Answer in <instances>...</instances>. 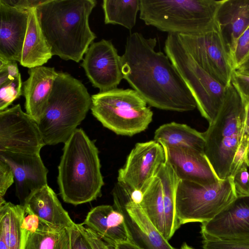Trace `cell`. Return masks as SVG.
Returning a JSON list of instances; mask_svg holds the SVG:
<instances>
[{"instance_id":"obj_25","label":"cell","mask_w":249,"mask_h":249,"mask_svg":"<svg viewBox=\"0 0 249 249\" xmlns=\"http://www.w3.org/2000/svg\"><path fill=\"white\" fill-rule=\"evenodd\" d=\"M24 206L6 202L0 206V234L8 249H24L27 235L21 228L25 216Z\"/></svg>"},{"instance_id":"obj_41","label":"cell","mask_w":249,"mask_h":249,"mask_svg":"<svg viewBox=\"0 0 249 249\" xmlns=\"http://www.w3.org/2000/svg\"><path fill=\"white\" fill-rule=\"evenodd\" d=\"M39 217L34 214H27L25 216L21 225V228L28 235L36 231L42 224Z\"/></svg>"},{"instance_id":"obj_36","label":"cell","mask_w":249,"mask_h":249,"mask_svg":"<svg viewBox=\"0 0 249 249\" xmlns=\"http://www.w3.org/2000/svg\"><path fill=\"white\" fill-rule=\"evenodd\" d=\"M249 146V136L245 134L234 153L231 164L230 177L232 178L242 164L246 162Z\"/></svg>"},{"instance_id":"obj_17","label":"cell","mask_w":249,"mask_h":249,"mask_svg":"<svg viewBox=\"0 0 249 249\" xmlns=\"http://www.w3.org/2000/svg\"><path fill=\"white\" fill-rule=\"evenodd\" d=\"M165 161L179 180L208 185L220 179L204 153L183 147H163Z\"/></svg>"},{"instance_id":"obj_31","label":"cell","mask_w":249,"mask_h":249,"mask_svg":"<svg viewBox=\"0 0 249 249\" xmlns=\"http://www.w3.org/2000/svg\"><path fill=\"white\" fill-rule=\"evenodd\" d=\"M203 249H249V239L223 240L203 237Z\"/></svg>"},{"instance_id":"obj_6","label":"cell","mask_w":249,"mask_h":249,"mask_svg":"<svg viewBox=\"0 0 249 249\" xmlns=\"http://www.w3.org/2000/svg\"><path fill=\"white\" fill-rule=\"evenodd\" d=\"M221 0H140V18L169 34L195 35L212 29Z\"/></svg>"},{"instance_id":"obj_45","label":"cell","mask_w":249,"mask_h":249,"mask_svg":"<svg viewBox=\"0 0 249 249\" xmlns=\"http://www.w3.org/2000/svg\"><path fill=\"white\" fill-rule=\"evenodd\" d=\"M0 249H8L5 240L2 235H0Z\"/></svg>"},{"instance_id":"obj_32","label":"cell","mask_w":249,"mask_h":249,"mask_svg":"<svg viewBox=\"0 0 249 249\" xmlns=\"http://www.w3.org/2000/svg\"><path fill=\"white\" fill-rule=\"evenodd\" d=\"M249 56V26L239 37L231 56L233 70H236Z\"/></svg>"},{"instance_id":"obj_33","label":"cell","mask_w":249,"mask_h":249,"mask_svg":"<svg viewBox=\"0 0 249 249\" xmlns=\"http://www.w3.org/2000/svg\"><path fill=\"white\" fill-rule=\"evenodd\" d=\"M248 166L244 163L232 178L237 196H249V173Z\"/></svg>"},{"instance_id":"obj_12","label":"cell","mask_w":249,"mask_h":249,"mask_svg":"<svg viewBox=\"0 0 249 249\" xmlns=\"http://www.w3.org/2000/svg\"><path fill=\"white\" fill-rule=\"evenodd\" d=\"M131 192L118 182L112 191L113 207L124 216L130 242L142 249H176L153 224L140 205L132 200Z\"/></svg>"},{"instance_id":"obj_10","label":"cell","mask_w":249,"mask_h":249,"mask_svg":"<svg viewBox=\"0 0 249 249\" xmlns=\"http://www.w3.org/2000/svg\"><path fill=\"white\" fill-rule=\"evenodd\" d=\"M178 36L186 50L204 70L226 87L231 83L234 70L218 22L207 32Z\"/></svg>"},{"instance_id":"obj_20","label":"cell","mask_w":249,"mask_h":249,"mask_svg":"<svg viewBox=\"0 0 249 249\" xmlns=\"http://www.w3.org/2000/svg\"><path fill=\"white\" fill-rule=\"evenodd\" d=\"M82 224L113 248L120 243L130 242L124 215L111 205H101L93 208Z\"/></svg>"},{"instance_id":"obj_40","label":"cell","mask_w":249,"mask_h":249,"mask_svg":"<svg viewBox=\"0 0 249 249\" xmlns=\"http://www.w3.org/2000/svg\"><path fill=\"white\" fill-rule=\"evenodd\" d=\"M83 232L93 249H110L108 246L92 230L82 225Z\"/></svg>"},{"instance_id":"obj_43","label":"cell","mask_w":249,"mask_h":249,"mask_svg":"<svg viewBox=\"0 0 249 249\" xmlns=\"http://www.w3.org/2000/svg\"><path fill=\"white\" fill-rule=\"evenodd\" d=\"M235 71L249 75V56Z\"/></svg>"},{"instance_id":"obj_28","label":"cell","mask_w":249,"mask_h":249,"mask_svg":"<svg viewBox=\"0 0 249 249\" xmlns=\"http://www.w3.org/2000/svg\"><path fill=\"white\" fill-rule=\"evenodd\" d=\"M142 193L139 204L149 220L164 236V205L162 186L160 179L156 176Z\"/></svg>"},{"instance_id":"obj_46","label":"cell","mask_w":249,"mask_h":249,"mask_svg":"<svg viewBox=\"0 0 249 249\" xmlns=\"http://www.w3.org/2000/svg\"><path fill=\"white\" fill-rule=\"evenodd\" d=\"M180 249H194L189 246L186 243H184L181 247Z\"/></svg>"},{"instance_id":"obj_7","label":"cell","mask_w":249,"mask_h":249,"mask_svg":"<svg viewBox=\"0 0 249 249\" xmlns=\"http://www.w3.org/2000/svg\"><path fill=\"white\" fill-rule=\"evenodd\" d=\"M93 116L117 135L132 136L145 130L153 112L135 90L116 88L91 95Z\"/></svg>"},{"instance_id":"obj_9","label":"cell","mask_w":249,"mask_h":249,"mask_svg":"<svg viewBox=\"0 0 249 249\" xmlns=\"http://www.w3.org/2000/svg\"><path fill=\"white\" fill-rule=\"evenodd\" d=\"M236 197L231 177L208 185L179 180L175 199L178 224L207 222Z\"/></svg>"},{"instance_id":"obj_11","label":"cell","mask_w":249,"mask_h":249,"mask_svg":"<svg viewBox=\"0 0 249 249\" xmlns=\"http://www.w3.org/2000/svg\"><path fill=\"white\" fill-rule=\"evenodd\" d=\"M45 145L37 122L20 104L0 111V152L40 154Z\"/></svg>"},{"instance_id":"obj_42","label":"cell","mask_w":249,"mask_h":249,"mask_svg":"<svg viewBox=\"0 0 249 249\" xmlns=\"http://www.w3.org/2000/svg\"><path fill=\"white\" fill-rule=\"evenodd\" d=\"M113 249H142L131 242H126L117 245Z\"/></svg>"},{"instance_id":"obj_4","label":"cell","mask_w":249,"mask_h":249,"mask_svg":"<svg viewBox=\"0 0 249 249\" xmlns=\"http://www.w3.org/2000/svg\"><path fill=\"white\" fill-rule=\"evenodd\" d=\"M91 96L79 80L58 72L45 112L37 122L45 145L65 143L90 109Z\"/></svg>"},{"instance_id":"obj_24","label":"cell","mask_w":249,"mask_h":249,"mask_svg":"<svg viewBox=\"0 0 249 249\" xmlns=\"http://www.w3.org/2000/svg\"><path fill=\"white\" fill-rule=\"evenodd\" d=\"M154 140L163 147H183L204 153L202 133L182 124L171 122L161 125L155 133Z\"/></svg>"},{"instance_id":"obj_34","label":"cell","mask_w":249,"mask_h":249,"mask_svg":"<svg viewBox=\"0 0 249 249\" xmlns=\"http://www.w3.org/2000/svg\"><path fill=\"white\" fill-rule=\"evenodd\" d=\"M14 182V176L11 167L4 160L0 159V206L6 202L4 196Z\"/></svg>"},{"instance_id":"obj_8","label":"cell","mask_w":249,"mask_h":249,"mask_svg":"<svg viewBox=\"0 0 249 249\" xmlns=\"http://www.w3.org/2000/svg\"><path fill=\"white\" fill-rule=\"evenodd\" d=\"M164 51L190 89L201 116L212 123L222 107L226 87L196 62L178 35L168 34Z\"/></svg>"},{"instance_id":"obj_27","label":"cell","mask_w":249,"mask_h":249,"mask_svg":"<svg viewBox=\"0 0 249 249\" xmlns=\"http://www.w3.org/2000/svg\"><path fill=\"white\" fill-rule=\"evenodd\" d=\"M69 229L51 226L44 223L28 235L24 249H70Z\"/></svg>"},{"instance_id":"obj_13","label":"cell","mask_w":249,"mask_h":249,"mask_svg":"<svg viewBox=\"0 0 249 249\" xmlns=\"http://www.w3.org/2000/svg\"><path fill=\"white\" fill-rule=\"evenodd\" d=\"M165 161L164 149L159 142L137 143L118 171L117 182L132 192L142 193Z\"/></svg>"},{"instance_id":"obj_47","label":"cell","mask_w":249,"mask_h":249,"mask_svg":"<svg viewBox=\"0 0 249 249\" xmlns=\"http://www.w3.org/2000/svg\"><path fill=\"white\" fill-rule=\"evenodd\" d=\"M246 163L248 167H249V148H248V150Z\"/></svg>"},{"instance_id":"obj_44","label":"cell","mask_w":249,"mask_h":249,"mask_svg":"<svg viewBox=\"0 0 249 249\" xmlns=\"http://www.w3.org/2000/svg\"><path fill=\"white\" fill-rule=\"evenodd\" d=\"M246 123L245 134L249 136V102L245 105Z\"/></svg>"},{"instance_id":"obj_37","label":"cell","mask_w":249,"mask_h":249,"mask_svg":"<svg viewBox=\"0 0 249 249\" xmlns=\"http://www.w3.org/2000/svg\"><path fill=\"white\" fill-rule=\"evenodd\" d=\"M69 231L70 249H93L83 232L82 223H75Z\"/></svg>"},{"instance_id":"obj_5","label":"cell","mask_w":249,"mask_h":249,"mask_svg":"<svg viewBox=\"0 0 249 249\" xmlns=\"http://www.w3.org/2000/svg\"><path fill=\"white\" fill-rule=\"evenodd\" d=\"M245 105L231 83L216 118L202 133L204 154L220 180L230 177L234 153L245 134Z\"/></svg>"},{"instance_id":"obj_14","label":"cell","mask_w":249,"mask_h":249,"mask_svg":"<svg viewBox=\"0 0 249 249\" xmlns=\"http://www.w3.org/2000/svg\"><path fill=\"white\" fill-rule=\"evenodd\" d=\"M121 57L111 40L92 42L88 49L81 65L100 92L117 88L124 79Z\"/></svg>"},{"instance_id":"obj_22","label":"cell","mask_w":249,"mask_h":249,"mask_svg":"<svg viewBox=\"0 0 249 249\" xmlns=\"http://www.w3.org/2000/svg\"><path fill=\"white\" fill-rule=\"evenodd\" d=\"M216 19L223 33L230 57L239 37L249 26V0H222Z\"/></svg>"},{"instance_id":"obj_38","label":"cell","mask_w":249,"mask_h":249,"mask_svg":"<svg viewBox=\"0 0 249 249\" xmlns=\"http://www.w3.org/2000/svg\"><path fill=\"white\" fill-rule=\"evenodd\" d=\"M231 83L246 105L249 102V75L234 70L232 72Z\"/></svg>"},{"instance_id":"obj_23","label":"cell","mask_w":249,"mask_h":249,"mask_svg":"<svg viewBox=\"0 0 249 249\" xmlns=\"http://www.w3.org/2000/svg\"><path fill=\"white\" fill-rule=\"evenodd\" d=\"M52 56L39 24L36 8L31 9L19 63L29 69L42 66Z\"/></svg>"},{"instance_id":"obj_35","label":"cell","mask_w":249,"mask_h":249,"mask_svg":"<svg viewBox=\"0 0 249 249\" xmlns=\"http://www.w3.org/2000/svg\"><path fill=\"white\" fill-rule=\"evenodd\" d=\"M19 75L16 61L0 57V86L14 80Z\"/></svg>"},{"instance_id":"obj_16","label":"cell","mask_w":249,"mask_h":249,"mask_svg":"<svg viewBox=\"0 0 249 249\" xmlns=\"http://www.w3.org/2000/svg\"><path fill=\"white\" fill-rule=\"evenodd\" d=\"M0 159L11 167L14 176L16 195L23 205L33 192L48 185V170L40 154L0 152Z\"/></svg>"},{"instance_id":"obj_30","label":"cell","mask_w":249,"mask_h":249,"mask_svg":"<svg viewBox=\"0 0 249 249\" xmlns=\"http://www.w3.org/2000/svg\"><path fill=\"white\" fill-rule=\"evenodd\" d=\"M22 83L19 75L14 80L0 86V111H3L22 94Z\"/></svg>"},{"instance_id":"obj_21","label":"cell","mask_w":249,"mask_h":249,"mask_svg":"<svg viewBox=\"0 0 249 249\" xmlns=\"http://www.w3.org/2000/svg\"><path fill=\"white\" fill-rule=\"evenodd\" d=\"M23 205L25 213L35 214L51 226L69 229L75 224L48 185L32 193Z\"/></svg>"},{"instance_id":"obj_26","label":"cell","mask_w":249,"mask_h":249,"mask_svg":"<svg viewBox=\"0 0 249 249\" xmlns=\"http://www.w3.org/2000/svg\"><path fill=\"white\" fill-rule=\"evenodd\" d=\"M160 180L163 191L165 225L164 238L168 241L180 227L176 214L175 199L179 179L171 166L165 161L156 175Z\"/></svg>"},{"instance_id":"obj_39","label":"cell","mask_w":249,"mask_h":249,"mask_svg":"<svg viewBox=\"0 0 249 249\" xmlns=\"http://www.w3.org/2000/svg\"><path fill=\"white\" fill-rule=\"evenodd\" d=\"M3 3L18 9L29 10L37 8L46 0H0Z\"/></svg>"},{"instance_id":"obj_2","label":"cell","mask_w":249,"mask_h":249,"mask_svg":"<svg viewBox=\"0 0 249 249\" xmlns=\"http://www.w3.org/2000/svg\"><path fill=\"white\" fill-rule=\"evenodd\" d=\"M95 0H46L36 8L53 55L78 63L96 38L89 25Z\"/></svg>"},{"instance_id":"obj_3","label":"cell","mask_w":249,"mask_h":249,"mask_svg":"<svg viewBox=\"0 0 249 249\" xmlns=\"http://www.w3.org/2000/svg\"><path fill=\"white\" fill-rule=\"evenodd\" d=\"M57 183L63 201L75 206L96 200L104 185L99 151L81 128L64 143Z\"/></svg>"},{"instance_id":"obj_18","label":"cell","mask_w":249,"mask_h":249,"mask_svg":"<svg viewBox=\"0 0 249 249\" xmlns=\"http://www.w3.org/2000/svg\"><path fill=\"white\" fill-rule=\"evenodd\" d=\"M0 57L20 62L29 10L16 8L0 0Z\"/></svg>"},{"instance_id":"obj_19","label":"cell","mask_w":249,"mask_h":249,"mask_svg":"<svg viewBox=\"0 0 249 249\" xmlns=\"http://www.w3.org/2000/svg\"><path fill=\"white\" fill-rule=\"evenodd\" d=\"M23 83L26 112L38 122L45 111L57 75L54 68L39 66L29 69Z\"/></svg>"},{"instance_id":"obj_15","label":"cell","mask_w":249,"mask_h":249,"mask_svg":"<svg viewBox=\"0 0 249 249\" xmlns=\"http://www.w3.org/2000/svg\"><path fill=\"white\" fill-rule=\"evenodd\" d=\"M202 237L249 239V196H237L211 220L201 223Z\"/></svg>"},{"instance_id":"obj_29","label":"cell","mask_w":249,"mask_h":249,"mask_svg":"<svg viewBox=\"0 0 249 249\" xmlns=\"http://www.w3.org/2000/svg\"><path fill=\"white\" fill-rule=\"evenodd\" d=\"M140 0H104L102 8L105 24H117L130 30L135 26Z\"/></svg>"},{"instance_id":"obj_1","label":"cell","mask_w":249,"mask_h":249,"mask_svg":"<svg viewBox=\"0 0 249 249\" xmlns=\"http://www.w3.org/2000/svg\"><path fill=\"white\" fill-rule=\"evenodd\" d=\"M157 42L139 32L127 36L121 57L124 79L151 107L194 110L197 105L192 93L168 56L155 50Z\"/></svg>"}]
</instances>
